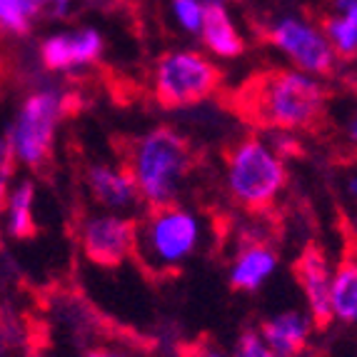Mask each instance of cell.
<instances>
[{
	"label": "cell",
	"instance_id": "7a4b0ae2",
	"mask_svg": "<svg viewBox=\"0 0 357 357\" xmlns=\"http://www.w3.org/2000/svg\"><path fill=\"white\" fill-rule=\"evenodd\" d=\"M120 167L132 178L140 200L148 205L178 203L180 183L200 162L192 140L170 126L148 130L145 135L123 137L115 143Z\"/></svg>",
	"mask_w": 357,
	"mask_h": 357
},
{
	"label": "cell",
	"instance_id": "8fae6325",
	"mask_svg": "<svg viewBox=\"0 0 357 357\" xmlns=\"http://www.w3.org/2000/svg\"><path fill=\"white\" fill-rule=\"evenodd\" d=\"M278 268V252L265 238L245 235L230 268V287L235 292H252Z\"/></svg>",
	"mask_w": 357,
	"mask_h": 357
},
{
	"label": "cell",
	"instance_id": "277c9868",
	"mask_svg": "<svg viewBox=\"0 0 357 357\" xmlns=\"http://www.w3.org/2000/svg\"><path fill=\"white\" fill-rule=\"evenodd\" d=\"M227 190L245 213L265 218L275 210L287 185L282 155L275 153L262 137L250 132L225 148Z\"/></svg>",
	"mask_w": 357,
	"mask_h": 357
},
{
	"label": "cell",
	"instance_id": "484cf974",
	"mask_svg": "<svg viewBox=\"0 0 357 357\" xmlns=\"http://www.w3.org/2000/svg\"><path fill=\"white\" fill-rule=\"evenodd\" d=\"M0 342H3V335H0Z\"/></svg>",
	"mask_w": 357,
	"mask_h": 357
},
{
	"label": "cell",
	"instance_id": "ba28073f",
	"mask_svg": "<svg viewBox=\"0 0 357 357\" xmlns=\"http://www.w3.org/2000/svg\"><path fill=\"white\" fill-rule=\"evenodd\" d=\"M292 275L303 290L310 307V320L317 333H325L333 322V305H330V265L328 252L317 243H307L300 250L298 260L292 262Z\"/></svg>",
	"mask_w": 357,
	"mask_h": 357
},
{
	"label": "cell",
	"instance_id": "30bf717a",
	"mask_svg": "<svg viewBox=\"0 0 357 357\" xmlns=\"http://www.w3.org/2000/svg\"><path fill=\"white\" fill-rule=\"evenodd\" d=\"M102 36L93 28L73 30V33H58L43 40L40 60L43 66L53 73L75 70L98 63L102 55Z\"/></svg>",
	"mask_w": 357,
	"mask_h": 357
},
{
	"label": "cell",
	"instance_id": "5bb4252c",
	"mask_svg": "<svg viewBox=\"0 0 357 357\" xmlns=\"http://www.w3.org/2000/svg\"><path fill=\"white\" fill-rule=\"evenodd\" d=\"M260 335L275 357H303L307 347L310 320L298 312H282L262 322Z\"/></svg>",
	"mask_w": 357,
	"mask_h": 357
},
{
	"label": "cell",
	"instance_id": "e0dca14e",
	"mask_svg": "<svg viewBox=\"0 0 357 357\" xmlns=\"http://www.w3.org/2000/svg\"><path fill=\"white\" fill-rule=\"evenodd\" d=\"M322 36L328 38L340 60L352 63L357 55V13L325 15L322 18Z\"/></svg>",
	"mask_w": 357,
	"mask_h": 357
},
{
	"label": "cell",
	"instance_id": "4fadbf2b",
	"mask_svg": "<svg viewBox=\"0 0 357 357\" xmlns=\"http://www.w3.org/2000/svg\"><path fill=\"white\" fill-rule=\"evenodd\" d=\"M200 36L205 45L220 58H240L245 53V40L232 23L225 0H203Z\"/></svg>",
	"mask_w": 357,
	"mask_h": 357
},
{
	"label": "cell",
	"instance_id": "5b68a950",
	"mask_svg": "<svg viewBox=\"0 0 357 357\" xmlns=\"http://www.w3.org/2000/svg\"><path fill=\"white\" fill-rule=\"evenodd\" d=\"M75 98L63 96L58 90H38L20 107L15 126L8 132L15 158L36 175L50 173L55 155V130L68 115Z\"/></svg>",
	"mask_w": 357,
	"mask_h": 357
},
{
	"label": "cell",
	"instance_id": "52a82bcc",
	"mask_svg": "<svg viewBox=\"0 0 357 357\" xmlns=\"http://www.w3.org/2000/svg\"><path fill=\"white\" fill-rule=\"evenodd\" d=\"M262 38L282 50L300 68V73L315 77H333L337 73L340 58L335 55L333 45L322 36V30L307 20L280 18L262 30Z\"/></svg>",
	"mask_w": 357,
	"mask_h": 357
},
{
	"label": "cell",
	"instance_id": "7c38bea8",
	"mask_svg": "<svg viewBox=\"0 0 357 357\" xmlns=\"http://www.w3.org/2000/svg\"><path fill=\"white\" fill-rule=\"evenodd\" d=\"M330 305L333 315L340 320H357V255H355V232L347 225V240L342 243L337 270L330 278Z\"/></svg>",
	"mask_w": 357,
	"mask_h": 357
},
{
	"label": "cell",
	"instance_id": "6da1fadb",
	"mask_svg": "<svg viewBox=\"0 0 357 357\" xmlns=\"http://www.w3.org/2000/svg\"><path fill=\"white\" fill-rule=\"evenodd\" d=\"M328 90L307 73L262 68L222 96V105L248 126L270 132L317 135L328 126Z\"/></svg>",
	"mask_w": 357,
	"mask_h": 357
},
{
	"label": "cell",
	"instance_id": "cb8c5ba5",
	"mask_svg": "<svg viewBox=\"0 0 357 357\" xmlns=\"http://www.w3.org/2000/svg\"><path fill=\"white\" fill-rule=\"evenodd\" d=\"M335 8L340 10V15H347V13H357V0H335Z\"/></svg>",
	"mask_w": 357,
	"mask_h": 357
},
{
	"label": "cell",
	"instance_id": "9a60e30c",
	"mask_svg": "<svg viewBox=\"0 0 357 357\" xmlns=\"http://www.w3.org/2000/svg\"><path fill=\"white\" fill-rule=\"evenodd\" d=\"M88 190L105 208H128V205H135V200H140L135 183L123 167L90 165Z\"/></svg>",
	"mask_w": 357,
	"mask_h": 357
},
{
	"label": "cell",
	"instance_id": "ffe728a7",
	"mask_svg": "<svg viewBox=\"0 0 357 357\" xmlns=\"http://www.w3.org/2000/svg\"><path fill=\"white\" fill-rule=\"evenodd\" d=\"M235 357H275L273 350L268 347V342L262 340L260 330H243L235 345Z\"/></svg>",
	"mask_w": 357,
	"mask_h": 357
},
{
	"label": "cell",
	"instance_id": "44dd1931",
	"mask_svg": "<svg viewBox=\"0 0 357 357\" xmlns=\"http://www.w3.org/2000/svg\"><path fill=\"white\" fill-rule=\"evenodd\" d=\"M173 13L185 30L197 33L203 18V0H173Z\"/></svg>",
	"mask_w": 357,
	"mask_h": 357
},
{
	"label": "cell",
	"instance_id": "2e32d148",
	"mask_svg": "<svg viewBox=\"0 0 357 357\" xmlns=\"http://www.w3.org/2000/svg\"><path fill=\"white\" fill-rule=\"evenodd\" d=\"M33 200H36V188L30 180L20 183L18 190L8 197V232L15 240H33L38 235Z\"/></svg>",
	"mask_w": 357,
	"mask_h": 357
},
{
	"label": "cell",
	"instance_id": "d6986e66",
	"mask_svg": "<svg viewBox=\"0 0 357 357\" xmlns=\"http://www.w3.org/2000/svg\"><path fill=\"white\" fill-rule=\"evenodd\" d=\"M15 150H13L10 137H3L0 140V210H6V200H8V185L13 180V173H15Z\"/></svg>",
	"mask_w": 357,
	"mask_h": 357
},
{
	"label": "cell",
	"instance_id": "9c48e42d",
	"mask_svg": "<svg viewBox=\"0 0 357 357\" xmlns=\"http://www.w3.org/2000/svg\"><path fill=\"white\" fill-rule=\"evenodd\" d=\"M132 232L135 220L118 218V215H102L93 218L83 225L80 245L83 252L98 268H120L130 257Z\"/></svg>",
	"mask_w": 357,
	"mask_h": 357
},
{
	"label": "cell",
	"instance_id": "8992f818",
	"mask_svg": "<svg viewBox=\"0 0 357 357\" xmlns=\"http://www.w3.org/2000/svg\"><path fill=\"white\" fill-rule=\"evenodd\" d=\"M220 90L222 70L195 50H173L155 63L153 96L162 110L200 105Z\"/></svg>",
	"mask_w": 357,
	"mask_h": 357
},
{
	"label": "cell",
	"instance_id": "3957f363",
	"mask_svg": "<svg viewBox=\"0 0 357 357\" xmlns=\"http://www.w3.org/2000/svg\"><path fill=\"white\" fill-rule=\"evenodd\" d=\"M197 220L178 203L148 205L135 220L130 257L145 275L162 280L180 273V262L195 250Z\"/></svg>",
	"mask_w": 357,
	"mask_h": 357
},
{
	"label": "cell",
	"instance_id": "7402d4cb",
	"mask_svg": "<svg viewBox=\"0 0 357 357\" xmlns=\"http://www.w3.org/2000/svg\"><path fill=\"white\" fill-rule=\"evenodd\" d=\"M25 3L30 6V10L36 13V18H40V15L60 18V15H66L70 0H25Z\"/></svg>",
	"mask_w": 357,
	"mask_h": 357
},
{
	"label": "cell",
	"instance_id": "ac0fdd59",
	"mask_svg": "<svg viewBox=\"0 0 357 357\" xmlns=\"http://www.w3.org/2000/svg\"><path fill=\"white\" fill-rule=\"evenodd\" d=\"M36 23V13L25 0H0V30L10 36H28Z\"/></svg>",
	"mask_w": 357,
	"mask_h": 357
},
{
	"label": "cell",
	"instance_id": "603a6c76",
	"mask_svg": "<svg viewBox=\"0 0 357 357\" xmlns=\"http://www.w3.org/2000/svg\"><path fill=\"white\" fill-rule=\"evenodd\" d=\"M190 357H225V355H222V352H218L215 347H210V345H197L195 350H192Z\"/></svg>",
	"mask_w": 357,
	"mask_h": 357
},
{
	"label": "cell",
	"instance_id": "d4e9b609",
	"mask_svg": "<svg viewBox=\"0 0 357 357\" xmlns=\"http://www.w3.org/2000/svg\"><path fill=\"white\" fill-rule=\"evenodd\" d=\"M85 357H123V355H115V352H110V350H100V347H96V350H88V355Z\"/></svg>",
	"mask_w": 357,
	"mask_h": 357
}]
</instances>
